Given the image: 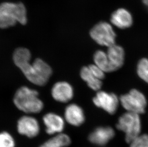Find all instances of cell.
Returning <instances> with one entry per match:
<instances>
[{
	"mask_svg": "<svg viewBox=\"0 0 148 147\" xmlns=\"http://www.w3.org/2000/svg\"><path fill=\"white\" fill-rule=\"evenodd\" d=\"M27 22V11L23 3L6 2L0 4V28H9L17 22L25 24Z\"/></svg>",
	"mask_w": 148,
	"mask_h": 147,
	"instance_id": "1",
	"label": "cell"
},
{
	"mask_svg": "<svg viewBox=\"0 0 148 147\" xmlns=\"http://www.w3.org/2000/svg\"><path fill=\"white\" fill-rule=\"evenodd\" d=\"M15 142L12 136L6 132L0 133V147H14Z\"/></svg>",
	"mask_w": 148,
	"mask_h": 147,
	"instance_id": "20",
	"label": "cell"
},
{
	"mask_svg": "<svg viewBox=\"0 0 148 147\" xmlns=\"http://www.w3.org/2000/svg\"><path fill=\"white\" fill-rule=\"evenodd\" d=\"M44 123L46 127L47 133L49 135L60 133L64 128L63 118L57 114L50 113L43 117Z\"/></svg>",
	"mask_w": 148,
	"mask_h": 147,
	"instance_id": "12",
	"label": "cell"
},
{
	"mask_svg": "<svg viewBox=\"0 0 148 147\" xmlns=\"http://www.w3.org/2000/svg\"><path fill=\"white\" fill-rule=\"evenodd\" d=\"M116 128L125 133L126 142L131 143L140 135L141 121L139 114L130 112L125 113L119 118Z\"/></svg>",
	"mask_w": 148,
	"mask_h": 147,
	"instance_id": "4",
	"label": "cell"
},
{
	"mask_svg": "<svg viewBox=\"0 0 148 147\" xmlns=\"http://www.w3.org/2000/svg\"><path fill=\"white\" fill-rule=\"evenodd\" d=\"M92 73L98 79L102 80L105 78V72L100 67L95 65H91L88 66Z\"/></svg>",
	"mask_w": 148,
	"mask_h": 147,
	"instance_id": "22",
	"label": "cell"
},
{
	"mask_svg": "<svg viewBox=\"0 0 148 147\" xmlns=\"http://www.w3.org/2000/svg\"><path fill=\"white\" fill-rule=\"evenodd\" d=\"M93 102L97 107L103 109L110 114L116 113L119 104V99L115 94L103 91L97 93Z\"/></svg>",
	"mask_w": 148,
	"mask_h": 147,
	"instance_id": "7",
	"label": "cell"
},
{
	"mask_svg": "<svg viewBox=\"0 0 148 147\" xmlns=\"http://www.w3.org/2000/svg\"><path fill=\"white\" fill-rule=\"evenodd\" d=\"M120 102L127 112L139 115L145 112L147 105L145 96L141 92L136 89H132L128 94L121 96Z\"/></svg>",
	"mask_w": 148,
	"mask_h": 147,
	"instance_id": "5",
	"label": "cell"
},
{
	"mask_svg": "<svg viewBox=\"0 0 148 147\" xmlns=\"http://www.w3.org/2000/svg\"><path fill=\"white\" fill-rule=\"evenodd\" d=\"M90 33L92 38L101 46L108 47L115 44L116 33L108 22H99L93 27Z\"/></svg>",
	"mask_w": 148,
	"mask_h": 147,
	"instance_id": "6",
	"label": "cell"
},
{
	"mask_svg": "<svg viewBox=\"0 0 148 147\" xmlns=\"http://www.w3.org/2000/svg\"><path fill=\"white\" fill-rule=\"evenodd\" d=\"M143 2L148 9V0H143Z\"/></svg>",
	"mask_w": 148,
	"mask_h": 147,
	"instance_id": "23",
	"label": "cell"
},
{
	"mask_svg": "<svg viewBox=\"0 0 148 147\" xmlns=\"http://www.w3.org/2000/svg\"><path fill=\"white\" fill-rule=\"evenodd\" d=\"M31 53L27 49L19 48L16 49L13 55L14 64L21 69L24 66L30 63Z\"/></svg>",
	"mask_w": 148,
	"mask_h": 147,
	"instance_id": "16",
	"label": "cell"
},
{
	"mask_svg": "<svg viewBox=\"0 0 148 147\" xmlns=\"http://www.w3.org/2000/svg\"><path fill=\"white\" fill-rule=\"evenodd\" d=\"M30 82L38 86H44L52 75L50 66L41 59L35 60L21 70Z\"/></svg>",
	"mask_w": 148,
	"mask_h": 147,
	"instance_id": "3",
	"label": "cell"
},
{
	"mask_svg": "<svg viewBox=\"0 0 148 147\" xmlns=\"http://www.w3.org/2000/svg\"><path fill=\"white\" fill-rule=\"evenodd\" d=\"M137 73L140 78L148 83V59L140 60L137 65Z\"/></svg>",
	"mask_w": 148,
	"mask_h": 147,
	"instance_id": "19",
	"label": "cell"
},
{
	"mask_svg": "<svg viewBox=\"0 0 148 147\" xmlns=\"http://www.w3.org/2000/svg\"><path fill=\"white\" fill-rule=\"evenodd\" d=\"M17 130L20 134L29 137H35L39 132V124L33 117L24 116L18 120Z\"/></svg>",
	"mask_w": 148,
	"mask_h": 147,
	"instance_id": "8",
	"label": "cell"
},
{
	"mask_svg": "<svg viewBox=\"0 0 148 147\" xmlns=\"http://www.w3.org/2000/svg\"><path fill=\"white\" fill-rule=\"evenodd\" d=\"M130 147H148V135H140L130 143Z\"/></svg>",
	"mask_w": 148,
	"mask_h": 147,
	"instance_id": "21",
	"label": "cell"
},
{
	"mask_svg": "<svg viewBox=\"0 0 148 147\" xmlns=\"http://www.w3.org/2000/svg\"><path fill=\"white\" fill-rule=\"evenodd\" d=\"M51 94L53 99L57 101L65 103L71 100L73 96V88L66 82H59L52 88Z\"/></svg>",
	"mask_w": 148,
	"mask_h": 147,
	"instance_id": "9",
	"label": "cell"
},
{
	"mask_svg": "<svg viewBox=\"0 0 148 147\" xmlns=\"http://www.w3.org/2000/svg\"><path fill=\"white\" fill-rule=\"evenodd\" d=\"M65 118L69 123L74 126H80L85 120L82 108L75 104L67 106L65 111Z\"/></svg>",
	"mask_w": 148,
	"mask_h": 147,
	"instance_id": "14",
	"label": "cell"
},
{
	"mask_svg": "<svg viewBox=\"0 0 148 147\" xmlns=\"http://www.w3.org/2000/svg\"><path fill=\"white\" fill-rule=\"evenodd\" d=\"M38 95V93L36 90L27 86L21 87L14 95V105L19 110L25 113L40 112L43 108V103Z\"/></svg>",
	"mask_w": 148,
	"mask_h": 147,
	"instance_id": "2",
	"label": "cell"
},
{
	"mask_svg": "<svg viewBox=\"0 0 148 147\" xmlns=\"http://www.w3.org/2000/svg\"><path fill=\"white\" fill-rule=\"evenodd\" d=\"M110 21L117 28L126 29L130 27L132 24V16L127 9H118L112 14Z\"/></svg>",
	"mask_w": 148,
	"mask_h": 147,
	"instance_id": "11",
	"label": "cell"
},
{
	"mask_svg": "<svg viewBox=\"0 0 148 147\" xmlns=\"http://www.w3.org/2000/svg\"><path fill=\"white\" fill-rule=\"evenodd\" d=\"M106 53L113 72L122 67L124 62L125 52L121 46L113 44L108 47Z\"/></svg>",
	"mask_w": 148,
	"mask_h": 147,
	"instance_id": "13",
	"label": "cell"
},
{
	"mask_svg": "<svg viewBox=\"0 0 148 147\" xmlns=\"http://www.w3.org/2000/svg\"><path fill=\"white\" fill-rule=\"evenodd\" d=\"M80 75L82 78L86 82L88 86L92 90L97 91L100 89L102 87V82L92 73L88 67H82Z\"/></svg>",
	"mask_w": 148,
	"mask_h": 147,
	"instance_id": "15",
	"label": "cell"
},
{
	"mask_svg": "<svg viewBox=\"0 0 148 147\" xmlns=\"http://www.w3.org/2000/svg\"><path fill=\"white\" fill-rule=\"evenodd\" d=\"M115 132L111 127H100L91 133L89 140L92 143L99 146H104L114 137Z\"/></svg>",
	"mask_w": 148,
	"mask_h": 147,
	"instance_id": "10",
	"label": "cell"
},
{
	"mask_svg": "<svg viewBox=\"0 0 148 147\" xmlns=\"http://www.w3.org/2000/svg\"><path fill=\"white\" fill-rule=\"evenodd\" d=\"M94 60L95 65L98 66L105 72H113L106 52L102 50L96 52L94 54Z\"/></svg>",
	"mask_w": 148,
	"mask_h": 147,
	"instance_id": "17",
	"label": "cell"
},
{
	"mask_svg": "<svg viewBox=\"0 0 148 147\" xmlns=\"http://www.w3.org/2000/svg\"><path fill=\"white\" fill-rule=\"evenodd\" d=\"M71 143V139L67 135L59 134L45 142L40 147H66Z\"/></svg>",
	"mask_w": 148,
	"mask_h": 147,
	"instance_id": "18",
	"label": "cell"
}]
</instances>
